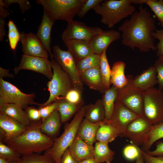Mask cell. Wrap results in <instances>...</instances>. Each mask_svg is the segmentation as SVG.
I'll use <instances>...</instances> for the list:
<instances>
[{
    "label": "cell",
    "instance_id": "cell-1",
    "mask_svg": "<svg viewBox=\"0 0 163 163\" xmlns=\"http://www.w3.org/2000/svg\"><path fill=\"white\" fill-rule=\"evenodd\" d=\"M156 29L155 19L147 9L142 5L118 28L123 45L133 50L137 48L143 52L156 50L155 39L151 35Z\"/></svg>",
    "mask_w": 163,
    "mask_h": 163
},
{
    "label": "cell",
    "instance_id": "cell-2",
    "mask_svg": "<svg viewBox=\"0 0 163 163\" xmlns=\"http://www.w3.org/2000/svg\"><path fill=\"white\" fill-rule=\"evenodd\" d=\"M40 122H31L25 132L18 136L3 142L21 156L32 153L40 154L53 146L54 139L43 133Z\"/></svg>",
    "mask_w": 163,
    "mask_h": 163
},
{
    "label": "cell",
    "instance_id": "cell-3",
    "mask_svg": "<svg viewBox=\"0 0 163 163\" xmlns=\"http://www.w3.org/2000/svg\"><path fill=\"white\" fill-rule=\"evenodd\" d=\"M132 4V0H105L93 9L101 15V22L111 28L136 11Z\"/></svg>",
    "mask_w": 163,
    "mask_h": 163
},
{
    "label": "cell",
    "instance_id": "cell-4",
    "mask_svg": "<svg viewBox=\"0 0 163 163\" xmlns=\"http://www.w3.org/2000/svg\"><path fill=\"white\" fill-rule=\"evenodd\" d=\"M85 105L76 113L72 121L67 125L62 134L54 139L53 144L44 153L50 156L55 163H60L62 157L75 138L79 126L85 116Z\"/></svg>",
    "mask_w": 163,
    "mask_h": 163
},
{
    "label": "cell",
    "instance_id": "cell-5",
    "mask_svg": "<svg viewBox=\"0 0 163 163\" xmlns=\"http://www.w3.org/2000/svg\"><path fill=\"white\" fill-rule=\"evenodd\" d=\"M86 0H37V4L55 21L61 20L67 23L72 21L78 14Z\"/></svg>",
    "mask_w": 163,
    "mask_h": 163
},
{
    "label": "cell",
    "instance_id": "cell-6",
    "mask_svg": "<svg viewBox=\"0 0 163 163\" xmlns=\"http://www.w3.org/2000/svg\"><path fill=\"white\" fill-rule=\"evenodd\" d=\"M53 76L48 82L47 86L50 96L47 101L43 104L39 103V107L48 105L58 100L62 96L64 97L67 92L74 88L71 78L55 60H51Z\"/></svg>",
    "mask_w": 163,
    "mask_h": 163
},
{
    "label": "cell",
    "instance_id": "cell-7",
    "mask_svg": "<svg viewBox=\"0 0 163 163\" xmlns=\"http://www.w3.org/2000/svg\"><path fill=\"white\" fill-rule=\"evenodd\" d=\"M143 115L155 125L163 123V91L151 87L144 91Z\"/></svg>",
    "mask_w": 163,
    "mask_h": 163
},
{
    "label": "cell",
    "instance_id": "cell-8",
    "mask_svg": "<svg viewBox=\"0 0 163 163\" xmlns=\"http://www.w3.org/2000/svg\"><path fill=\"white\" fill-rule=\"evenodd\" d=\"M53 58L69 76L73 88L82 93L84 89V83L78 69L77 62L72 55L68 50H63L57 45L53 47Z\"/></svg>",
    "mask_w": 163,
    "mask_h": 163
},
{
    "label": "cell",
    "instance_id": "cell-9",
    "mask_svg": "<svg viewBox=\"0 0 163 163\" xmlns=\"http://www.w3.org/2000/svg\"><path fill=\"white\" fill-rule=\"evenodd\" d=\"M34 93L26 94L17 87L0 78V107L8 103L14 104L25 109L29 104L38 105L34 101Z\"/></svg>",
    "mask_w": 163,
    "mask_h": 163
},
{
    "label": "cell",
    "instance_id": "cell-10",
    "mask_svg": "<svg viewBox=\"0 0 163 163\" xmlns=\"http://www.w3.org/2000/svg\"><path fill=\"white\" fill-rule=\"evenodd\" d=\"M103 31L99 27H89L83 22L73 20L68 23L61 37L63 42L72 40L90 41L93 36Z\"/></svg>",
    "mask_w": 163,
    "mask_h": 163
},
{
    "label": "cell",
    "instance_id": "cell-11",
    "mask_svg": "<svg viewBox=\"0 0 163 163\" xmlns=\"http://www.w3.org/2000/svg\"><path fill=\"white\" fill-rule=\"evenodd\" d=\"M144 91L127 85L119 90L116 101L137 115L143 116Z\"/></svg>",
    "mask_w": 163,
    "mask_h": 163
},
{
    "label": "cell",
    "instance_id": "cell-12",
    "mask_svg": "<svg viewBox=\"0 0 163 163\" xmlns=\"http://www.w3.org/2000/svg\"><path fill=\"white\" fill-rule=\"evenodd\" d=\"M51 61L48 58L34 57L24 54L22 55L19 65L15 67L14 72L17 74L23 69L29 70L43 74L50 80L53 73Z\"/></svg>",
    "mask_w": 163,
    "mask_h": 163
},
{
    "label": "cell",
    "instance_id": "cell-13",
    "mask_svg": "<svg viewBox=\"0 0 163 163\" xmlns=\"http://www.w3.org/2000/svg\"><path fill=\"white\" fill-rule=\"evenodd\" d=\"M139 116L130 110L120 102L116 101L110 120L104 123L113 126L118 131L119 136H124L128 125Z\"/></svg>",
    "mask_w": 163,
    "mask_h": 163
},
{
    "label": "cell",
    "instance_id": "cell-14",
    "mask_svg": "<svg viewBox=\"0 0 163 163\" xmlns=\"http://www.w3.org/2000/svg\"><path fill=\"white\" fill-rule=\"evenodd\" d=\"M152 126L144 115L139 116L128 125L124 136L128 138L135 145H142L145 136Z\"/></svg>",
    "mask_w": 163,
    "mask_h": 163
},
{
    "label": "cell",
    "instance_id": "cell-15",
    "mask_svg": "<svg viewBox=\"0 0 163 163\" xmlns=\"http://www.w3.org/2000/svg\"><path fill=\"white\" fill-rule=\"evenodd\" d=\"M20 42L23 54L34 56L48 58L49 54L36 34L30 32L20 33Z\"/></svg>",
    "mask_w": 163,
    "mask_h": 163
},
{
    "label": "cell",
    "instance_id": "cell-16",
    "mask_svg": "<svg viewBox=\"0 0 163 163\" xmlns=\"http://www.w3.org/2000/svg\"><path fill=\"white\" fill-rule=\"evenodd\" d=\"M29 126H24L13 118L0 113V127L3 142L14 139L24 133Z\"/></svg>",
    "mask_w": 163,
    "mask_h": 163
},
{
    "label": "cell",
    "instance_id": "cell-17",
    "mask_svg": "<svg viewBox=\"0 0 163 163\" xmlns=\"http://www.w3.org/2000/svg\"><path fill=\"white\" fill-rule=\"evenodd\" d=\"M127 85L144 91L157 83V72L154 66H151L143 71L139 75L133 78L127 76Z\"/></svg>",
    "mask_w": 163,
    "mask_h": 163
},
{
    "label": "cell",
    "instance_id": "cell-18",
    "mask_svg": "<svg viewBox=\"0 0 163 163\" xmlns=\"http://www.w3.org/2000/svg\"><path fill=\"white\" fill-rule=\"evenodd\" d=\"M121 36L119 31L113 29L103 30L95 35L90 41L93 53L101 55L111 43L119 40Z\"/></svg>",
    "mask_w": 163,
    "mask_h": 163
},
{
    "label": "cell",
    "instance_id": "cell-19",
    "mask_svg": "<svg viewBox=\"0 0 163 163\" xmlns=\"http://www.w3.org/2000/svg\"><path fill=\"white\" fill-rule=\"evenodd\" d=\"M55 21L50 17L44 10L42 18L36 34L41 41L43 46L50 54L51 60L53 59L50 46L51 31Z\"/></svg>",
    "mask_w": 163,
    "mask_h": 163
},
{
    "label": "cell",
    "instance_id": "cell-20",
    "mask_svg": "<svg viewBox=\"0 0 163 163\" xmlns=\"http://www.w3.org/2000/svg\"><path fill=\"white\" fill-rule=\"evenodd\" d=\"M82 80L90 89L104 94L105 88L100 68L91 69L80 73Z\"/></svg>",
    "mask_w": 163,
    "mask_h": 163
},
{
    "label": "cell",
    "instance_id": "cell-21",
    "mask_svg": "<svg viewBox=\"0 0 163 163\" xmlns=\"http://www.w3.org/2000/svg\"><path fill=\"white\" fill-rule=\"evenodd\" d=\"M68 149L72 155L78 162L94 157V147L84 142L77 134Z\"/></svg>",
    "mask_w": 163,
    "mask_h": 163
},
{
    "label": "cell",
    "instance_id": "cell-22",
    "mask_svg": "<svg viewBox=\"0 0 163 163\" xmlns=\"http://www.w3.org/2000/svg\"><path fill=\"white\" fill-rule=\"evenodd\" d=\"M64 43L77 62L93 53L90 41L72 40Z\"/></svg>",
    "mask_w": 163,
    "mask_h": 163
},
{
    "label": "cell",
    "instance_id": "cell-23",
    "mask_svg": "<svg viewBox=\"0 0 163 163\" xmlns=\"http://www.w3.org/2000/svg\"><path fill=\"white\" fill-rule=\"evenodd\" d=\"M101 122L92 123L85 118L83 119L79 125L77 134L84 142L93 146L96 141L97 132Z\"/></svg>",
    "mask_w": 163,
    "mask_h": 163
},
{
    "label": "cell",
    "instance_id": "cell-24",
    "mask_svg": "<svg viewBox=\"0 0 163 163\" xmlns=\"http://www.w3.org/2000/svg\"><path fill=\"white\" fill-rule=\"evenodd\" d=\"M0 112L17 120L24 126H30L31 122L28 118L25 111L17 104L8 103L0 107Z\"/></svg>",
    "mask_w": 163,
    "mask_h": 163
},
{
    "label": "cell",
    "instance_id": "cell-25",
    "mask_svg": "<svg viewBox=\"0 0 163 163\" xmlns=\"http://www.w3.org/2000/svg\"><path fill=\"white\" fill-rule=\"evenodd\" d=\"M62 123L61 117L57 108L40 125L42 132L52 138L58 133Z\"/></svg>",
    "mask_w": 163,
    "mask_h": 163
},
{
    "label": "cell",
    "instance_id": "cell-26",
    "mask_svg": "<svg viewBox=\"0 0 163 163\" xmlns=\"http://www.w3.org/2000/svg\"><path fill=\"white\" fill-rule=\"evenodd\" d=\"M84 117L94 123H100L104 120L105 112L102 99H98L94 104L85 105Z\"/></svg>",
    "mask_w": 163,
    "mask_h": 163
},
{
    "label": "cell",
    "instance_id": "cell-27",
    "mask_svg": "<svg viewBox=\"0 0 163 163\" xmlns=\"http://www.w3.org/2000/svg\"><path fill=\"white\" fill-rule=\"evenodd\" d=\"M126 64L120 61L115 62L111 69L110 82L113 85L119 89L127 85L128 80L124 74Z\"/></svg>",
    "mask_w": 163,
    "mask_h": 163
},
{
    "label": "cell",
    "instance_id": "cell-28",
    "mask_svg": "<svg viewBox=\"0 0 163 163\" xmlns=\"http://www.w3.org/2000/svg\"><path fill=\"white\" fill-rule=\"evenodd\" d=\"M119 90L112 85L109 89L106 90L104 94L102 100L105 110V117L103 121H108L111 119Z\"/></svg>",
    "mask_w": 163,
    "mask_h": 163
},
{
    "label": "cell",
    "instance_id": "cell-29",
    "mask_svg": "<svg viewBox=\"0 0 163 163\" xmlns=\"http://www.w3.org/2000/svg\"><path fill=\"white\" fill-rule=\"evenodd\" d=\"M57 100V109L60 116L62 123L67 121L84 106L72 103L63 98L59 99Z\"/></svg>",
    "mask_w": 163,
    "mask_h": 163
},
{
    "label": "cell",
    "instance_id": "cell-30",
    "mask_svg": "<svg viewBox=\"0 0 163 163\" xmlns=\"http://www.w3.org/2000/svg\"><path fill=\"white\" fill-rule=\"evenodd\" d=\"M108 144L98 142L95 143L94 157L97 163H110L114 159L115 152L109 148Z\"/></svg>",
    "mask_w": 163,
    "mask_h": 163
},
{
    "label": "cell",
    "instance_id": "cell-31",
    "mask_svg": "<svg viewBox=\"0 0 163 163\" xmlns=\"http://www.w3.org/2000/svg\"><path fill=\"white\" fill-rule=\"evenodd\" d=\"M119 135L117 130L111 125L101 122L96 135V141L108 144Z\"/></svg>",
    "mask_w": 163,
    "mask_h": 163
},
{
    "label": "cell",
    "instance_id": "cell-32",
    "mask_svg": "<svg viewBox=\"0 0 163 163\" xmlns=\"http://www.w3.org/2000/svg\"><path fill=\"white\" fill-rule=\"evenodd\" d=\"M162 138H163V123L153 125L145 136L141 149L145 152H148L154 142Z\"/></svg>",
    "mask_w": 163,
    "mask_h": 163
},
{
    "label": "cell",
    "instance_id": "cell-33",
    "mask_svg": "<svg viewBox=\"0 0 163 163\" xmlns=\"http://www.w3.org/2000/svg\"><path fill=\"white\" fill-rule=\"evenodd\" d=\"M101 55L93 53L77 62L79 73L94 68H100Z\"/></svg>",
    "mask_w": 163,
    "mask_h": 163
},
{
    "label": "cell",
    "instance_id": "cell-34",
    "mask_svg": "<svg viewBox=\"0 0 163 163\" xmlns=\"http://www.w3.org/2000/svg\"><path fill=\"white\" fill-rule=\"evenodd\" d=\"M105 49L101 55L100 69L105 88V90L109 89L111 84L110 82L111 69L107 57Z\"/></svg>",
    "mask_w": 163,
    "mask_h": 163
},
{
    "label": "cell",
    "instance_id": "cell-35",
    "mask_svg": "<svg viewBox=\"0 0 163 163\" xmlns=\"http://www.w3.org/2000/svg\"><path fill=\"white\" fill-rule=\"evenodd\" d=\"M16 163H55L48 155L44 153H32L22 155Z\"/></svg>",
    "mask_w": 163,
    "mask_h": 163
},
{
    "label": "cell",
    "instance_id": "cell-36",
    "mask_svg": "<svg viewBox=\"0 0 163 163\" xmlns=\"http://www.w3.org/2000/svg\"><path fill=\"white\" fill-rule=\"evenodd\" d=\"M21 155L13 148L0 141V157L11 163H16L20 159Z\"/></svg>",
    "mask_w": 163,
    "mask_h": 163
},
{
    "label": "cell",
    "instance_id": "cell-37",
    "mask_svg": "<svg viewBox=\"0 0 163 163\" xmlns=\"http://www.w3.org/2000/svg\"><path fill=\"white\" fill-rule=\"evenodd\" d=\"M8 27V38L11 49L15 51L18 43L20 39V33L14 22L9 19L7 24Z\"/></svg>",
    "mask_w": 163,
    "mask_h": 163
},
{
    "label": "cell",
    "instance_id": "cell-38",
    "mask_svg": "<svg viewBox=\"0 0 163 163\" xmlns=\"http://www.w3.org/2000/svg\"><path fill=\"white\" fill-rule=\"evenodd\" d=\"M144 4L153 12L163 29V0H145Z\"/></svg>",
    "mask_w": 163,
    "mask_h": 163
},
{
    "label": "cell",
    "instance_id": "cell-39",
    "mask_svg": "<svg viewBox=\"0 0 163 163\" xmlns=\"http://www.w3.org/2000/svg\"><path fill=\"white\" fill-rule=\"evenodd\" d=\"M140 153V148L133 144L126 145L123 150L124 157L129 161L136 160Z\"/></svg>",
    "mask_w": 163,
    "mask_h": 163
},
{
    "label": "cell",
    "instance_id": "cell-40",
    "mask_svg": "<svg viewBox=\"0 0 163 163\" xmlns=\"http://www.w3.org/2000/svg\"><path fill=\"white\" fill-rule=\"evenodd\" d=\"M82 94V93L78 90L73 88L69 90L63 98L72 103L84 105V102Z\"/></svg>",
    "mask_w": 163,
    "mask_h": 163
},
{
    "label": "cell",
    "instance_id": "cell-41",
    "mask_svg": "<svg viewBox=\"0 0 163 163\" xmlns=\"http://www.w3.org/2000/svg\"><path fill=\"white\" fill-rule=\"evenodd\" d=\"M151 35L154 39L159 41L156 46L157 55L159 57L163 54V29H156L152 32Z\"/></svg>",
    "mask_w": 163,
    "mask_h": 163
},
{
    "label": "cell",
    "instance_id": "cell-42",
    "mask_svg": "<svg viewBox=\"0 0 163 163\" xmlns=\"http://www.w3.org/2000/svg\"><path fill=\"white\" fill-rule=\"evenodd\" d=\"M58 101L56 100L50 104L44 107H39V111L41 118V122H43L57 108Z\"/></svg>",
    "mask_w": 163,
    "mask_h": 163
},
{
    "label": "cell",
    "instance_id": "cell-43",
    "mask_svg": "<svg viewBox=\"0 0 163 163\" xmlns=\"http://www.w3.org/2000/svg\"><path fill=\"white\" fill-rule=\"evenodd\" d=\"M103 0H86L77 15L81 18H83L89 10L97 5L100 4Z\"/></svg>",
    "mask_w": 163,
    "mask_h": 163
},
{
    "label": "cell",
    "instance_id": "cell-44",
    "mask_svg": "<svg viewBox=\"0 0 163 163\" xmlns=\"http://www.w3.org/2000/svg\"><path fill=\"white\" fill-rule=\"evenodd\" d=\"M3 1L5 6L7 8L11 4L14 3L18 4L19 5V8L23 14L32 7L29 1L27 0H3Z\"/></svg>",
    "mask_w": 163,
    "mask_h": 163
},
{
    "label": "cell",
    "instance_id": "cell-45",
    "mask_svg": "<svg viewBox=\"0 0 163 163\" xmlns=\"http://www.w3.org/2000/svg\"><path fill=\"white\" fill-rule=\"evenodd\" d=\"M154 66L157 72L158 89L162 91L163 89V62L158 59L155 62Z\"/></svg>",
    "mask_w": 163,
    "mask_h": 163
},
{
    "label": "cell",
    "instance_id": "cell-46",
    "mask_svg": "<svg viewBox=\"0 0 163 163\" xmlns=\"http://www.w3.org/2000/svg\"><path fill=\"white\" fill-rule=\"evenodd\" d=\"M25 110L28 117L31 122H37L41 118L38 109L33 107H28Z\"/></svg>",
    "mask_w": 163,
    "mask_h": 163
},
{
    "label": "cell",
    "instance_id": "cell-47",
    "mask_svg": "<svg viewBox=\"0 0 163 163\" xmlns=\"http://www.w3.org/2000/svg\"><path fill=\"white\" fill-rule=\"evenodd\" d=\"M140 151L145 163H163V155L153 156L144 152L141 149Z\"/></svg>",
    "mask_w": 163,
    "mask_h": 163
},
{
    "label": "cell",
    "instance_id": "cell-48",
    "mask_svg": "<svg viewBox=\"0 0 163 163\" xmlns=\"http://www.w3.org/2000/svg\"><path fill=\"white\" fill-rule=\"evenodd\" d=\"M60 163H78L72 156L68 148L63 153Z\"/></svg>",
    "mask_w": 163,
    "mask_h": 163
},
{
    "label": "cell",
    "instance_id": "cell-49",
    "mask_svg": "<svg viewBox=\"0 0 163 163\" xmlns=\"http://www.w3.org/2000/svg\"><path fill=\"white\" fill-rule=\"evenodd\" d=\"M155 149L153 151L146 152L148 154L153 156L163 155V141L161 140L157 142L156 143Z\"/></svg>",
    "mask_w": 163,
    "mask_h": 163
},
{
    "label": "cell",
    "instance_id": "cell-50",
    "mask_svg": "<svg viewBox=\"0 0 163 163\" xmlns=\"http://www.w3.org/2000/svg\"><path fill=\"white\" fill-rule=\"evenodd\" d=\"M5 19L0 17V41L2 42L5 35Z\"/></svg>",
    "mask_w": 163,
    "mask_h": 163
},
{
    "label": "cell",
    "instance_id": "cell-51",
    "mask_svg": "<svg viewBox=\"0 0 163 163\" xmlns=\"http://www.w3.org/2000/svg\"><path fill=\"white\" fill-rule=\"evenodd\" d=\"M4 4L2 0H0V17L4 19L6 18L8 16L10 15V13L4 7Z\"/></svg>",
    "mask_w": 163,
    "mask_h": 163
},
{
    "label": "cell",
    "instance_id": "cell-52",
    "mask_svg": "<svg viewBox=\"0 0 163 163\" xmlns=\"http://www.w3.org/2000/svg\"><path fill=\"white\" fill-rule=\"evenodd\" d=\"M9 69H5L0 67V78H3L4 77L13 78L14 75L9 72Z\"/></svg>",
    "mask_w": 163,
    "mask_h": 163
},
{
    "label": "cell",
    "instance_id": "cell-53",
    "mask_svg": "<svg viewBox=\"0 0 163 163\" xmlns=\"http://www.w3.org/2000/svg\"><path fill=\"white\" fill-rule=\"evenodd\" d=\"M78 163H97L94 159V157H90L78 162Z\"/></svg>",
    "mask_w": 163,
    "mask_h": 163
},
{
    "label": "cell",
    "instance_id": "cell-54",
    "mask_svg": "<svg viewBox=\"0 0 163 163\" xmlns=\"http://www.w3.org/2000/svg\"><path fill=\"white\" fill-rule=\"evenodd\" d=\"M144 162L143 158L141 152L140 154L136 160V163H144Z\"/></svg>",
    "mask_w": 163,
    "mask_h": 163
},
{
    "label": "cell",
    "instance_id": "cell-55",
    "mask_svg": "<svg viewBox=\"0 0 163 163\" xmlns=\"http://www.w3.org/2000/svg\"><path fill=\"white\" fill-rule=\"evenodd\" d=\"M0 163H10L7 161L5 159L1 157H0Z\"/></svg>",
    "mask_w": 163,
    "mask_h": 163
},
{
    "label": "cell",
    "instance_id": "cell-56",
    "mask_svg": "<svg viewBox=\"0 0 163 163\" xmlns=\"http://www.w3.org/2000/svg\"><path fill=\"white\" fill-rule=\"evenodd\" d=\"M158 59L162 61L163 62V54L159 57Z\"/></svg>",
    "mask_w": 163,
    "mask_h": 163
}]
</instances>
